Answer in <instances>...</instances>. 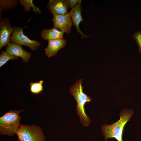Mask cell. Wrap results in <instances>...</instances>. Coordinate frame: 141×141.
Returning <instances> with one entry per match:
<instances>
[{
	"mask_svg": "<svg viewBox=\"0 0 141 141\" xmlns=\"http://www.w3.org/2000/svg\"><path fill=\"white\" fill-rule=\"evenodd\" d=\"M43 80H41L38 82L31 83H30V91L34 94L40 93L43 90Z\"/></svg>",
	"mask_w": 141,
	"mask_h": 141,
	"instance_id": "cell-15",
	"label": "cell"
},
{
	"mask_svg": "<svg viewBox=\"0 0 141 141\" xmlns=\"http://www.w3.org/2000/svg\"><path fill=\"white\" fill-rule=\"evenodd\" d=\"M83 80H78L74 84L72 85L69 90V93L74 97L77 103V113L80 118L81 123L84 126H88L91 121L85 113L84 107L86 103L91 102L92 99L91 97L83 91V87L81 85Z\"/></svg>",
	"mask_w": 141,
	"mask_h": 141,
	"instance_id": "cell-1",
	"label": "cell"
},
{
	"mask_svg": "<svg viewBox=\"0 0 141 141\" xmlns=\"http://www.w3.org/2000/svg\"><path fill=\"white\" fill-rule=\"evenodd\" d=\"M18 58V57L10 55L6 51H2L0 55V67L5 64L9 60H16Z\"/></svg>",
	"mask_w": 141,
	"mask_h": 141,
	"instance_id": "cell-16",
	"label": "cell"
},
{
	"mask_svg": "<svg viewBox=\"0 0 141 141\" xmlns=\"http://www.w3.org/2000/svg\"><path fill=\"white\" fill-rule=\"evenodd\" d=\"M17 0H0V10L3 11H11L17 7Z\"/></svg>",
	"mask_w": 141,
	"mask_h": 141,
	"instance_id": "cell-13",
	"label": "cell"
},
{
	"mask_svg": "<svg viewBox=\"0 0 141 141\" xmlns=\"http://www.w3.org/2000/svg\"><path fill=\"white\" fill-rule=\"evenodd\" d=\"M16 134L18 141H45L42 129L35 125L20 124Z\"/></svg>",
	"mask_w": 141,
	"mask_h": 141,
	"instance_id": "cell-4",
	"label": "cell"
},
{
	"mask_svg": "<svg viewBox=\"0 0 141 141\" xmlns=\"http://www.w3.org/2000/svg\"><path fill=\"white\" fill-rule=\"evenodd\" d=\"M133 37L139 46L138 50L141 54V31H139L135 32Z\"/></svg>",
	"mask_w": 141,
	"mask_h": 141,
	"instance_id": "cell-17",
	"label": "cell"
},
{
	"mask_svg": "<svg viewBox=\"0 0 141 141\" xmlns=\"http://www.w3.org/2000/svg\"><path fill=\"white\" fill-rule=\"evenodd\" d=\"M6 51L10 55L20 57L25 63L28 62L32 56L31 53L24 50L21 45L13 42L7 45Z\"/></svg>",
	"mask_w": 141,
	"mask_h": 141,
	"instance_id": "cell-8",
	"label": "cell"
},
{
	"mask_svg": "<svg viewBox=\"0 0 141 141\" xmlns=\"http://www.w3.org/2000/svg\"><path fill=\"white\" fill-rule=\"evenodd\" d=\"M64 33L56 28L53 27L51 29H45L40 33L41 38L44 40H55L63 39Z\"/></svg>",
	"mask_w": 141,
	"mask_h": 141,
	"instance_id": "cell-12",
	"label": "cell"
},
{
	"mask_svg": "<svg viewBox=\"0 0 141 141\" xmlns=\"http://www.w3.org/2000/svg\"><path fill=\"white\" fill-rule=\"evenodd\" d=\"M81 3H78L72 8L69 12L73 25H74L78 33H80L82 38L89 37L84 34L79 29V25L81 22H84L81 15Z\"/></svg>",
	"mask_w": 141,
	"mask_h": 141,
	"instance_id": "cell-11",
	"label": "cell"
},
{
	"mask_svg": "<svg viewBox=\"0 0 141 141\" xmlns=\"http://www.w3.org/2000/svg\"><path fill=\"white\" fill-rule=\"evenodd\" d=\"M52 15L53 18L51 20L54 23V27L59 29L64 33L69 34L73 25L69 12L63 15Z\"/></svg>",
	"mask_w": 141,
	"mask_h": 141,
	"instance_id": "cell-7",
	"label": "cell"
},
{
	"mask_svg": "<svg viewBox=\"0 0 141 141\" xmlns=\"http://www.w3.org/2000/svg\"><path fill=\"white\" fill-rule=\"evenodd\" d=\"M69 7L72 8L78 3H81V0H68Z\"/></svg>",
	"mask_w": 141,
	"mask_h": 141,
	"instance_id": "cell-18",
	"label": "cell"
},
{
	"mask_svg": "<svg viewBox=\"0 0 141 141\" xmlns=\"http://www.w3.org/2000/svg\"><path fill=\"white\" fill-rule=\"evenodd\" d=\"M14 31L13 28L11 26L9 19L7 17L0 20V50L7 46L9 43L10 35Z\"/></svg>",
	"mask_w": 141,
	"mask_h": 141,
	"instance_id": "cell-6",
	"label": "cell"
},
{
	"mask_svg": "<svg viewBox=\"0 0 141 141\" xmlns=\"http://www.w3.org/2000/svg\"><path fill=\"white\" fill-rule=\"evenodd\" d=\"M13 28L14 31L10 37V42L21 45L27 46L33 51L38 49L41 45L40 42L32 40L25 35L21 27L15 26Z\"/></svg>",
	"mask_w": 141,
	"mask_h": 141,
	"instance_id": "cell-5",
	"label": "cell"
},
{
	"mask_svg": "<svg viewBox=\"0 0 141 141\" xmlns=\"http://www.w3.org/2000/svg\"><path fill=\"white\" fill-rule=\"evenodd\" d=\"M46 6L52 14L59 15H63L67 13L69 7L67 0H50Z\"/></svg>",
	"mask_w": 141,
	"mask_h": 141,
	"instance_id": "cell-9",
	"label": "cell"
},
{
	"mask_svg": "<svg viewBox=\"0 0 141 141\" xmlns=\"http://www.w3.org/2000/svg\"><path fill=\"white\" fill-rule=\"evenodd\" d=\"M134 113L131 109H125L120 114V119L110 125H103L102 131L105 138V141L109 138H115L118 141H123L122 136L124 126Z\"/></svg>",
	"mask_w": 141,
	"mask_h": 141,
	"instance_id": "cell-2",
	"label": "cell"
},
{
	"mask_svg": "<svg viewBox=\"0 0 141 141\" xmlns=\"http://www.w3.org/2000/svg\"><path fill=\"white\" fill-rule=\"evenodd\" d=\"M33 0H19V3L24 7L25 12H28L31 11V8H33V11L37 13H40L41 11L40 9L35 6L33 3Z\"/></svg>",
	"mask_w": 141,
	"mask_h": 141,
	"instance_id": "cell-14",
	"label": "cell"
},
{
	"mask_svg": "<svg viewBox=\"0 0 141 141\" xmlns=\"http://www.w3.org/2000/svg\"><path fill=\"white\" fill-rule=\"evenodd\" d=\"M24 110H10L0 117L1 135L11 136L16 134L21 118L19 114Z\"/></svg>",
	"mask_w": 141,
	"mask_h": 141,
	"instance_id": "cell-3",
	"label": "cell"
},
{
	"mask_svg": "<svg viewBox=\"0 0 141 141\" xmlns=\"http://www.w3.org/2000/svg\"><path fill=\"white\" fill-rule=\"evenodd\" d=\"M67 40L64 38L48 40V45L45 49V55L49 58L56 55L61 49L66 47Z\"/></svg>",
	"mask_w": 141,
	"mask_h": 141,
	"instance_id": "cell-10",
	"label": "cell"
}]
</instances>
